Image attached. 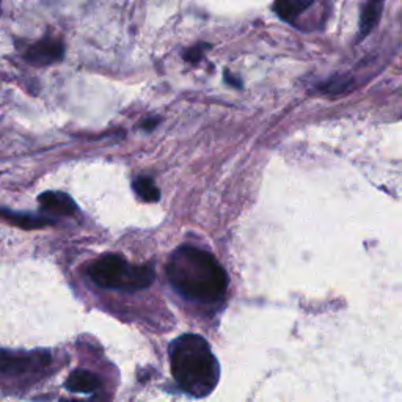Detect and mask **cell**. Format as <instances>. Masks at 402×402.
<instances>
[{"mask_svg":"<svg viewBox=\"0 0 402 402\" xmlns=\"http://www.w3.org/2000/svg\"><path fill=\"white\" fill-rule=\"evenodd\" d=\"M157 123H159V119H157V118L149 119V121H144V123H143V128L149 131V129H153Z\"/></svg>","mask_w":402,"mask_h":402,"instance_id":"cell-15","label":"cell"},{"mask_svg":"<svg viewBox=\"0 0 402 402\" xmlns=\"http://www.w3.org/2000/svg\"><path fill=\"white\" fill-rule=\"evenodd\" d=\"M60 402H79V401H68V399H63V401H60Z\"/></svg>","mask_w":402,"mask_h":402,"instance_id":"cell-16","label":"cell"},{"mask_svg":"<svg viewBox=\"0 0 402 402\" xmlns=\"http://www.w3.org/2000/svg\"><path fill=\"white\" fill-rule=\"evenodd\" d=\"M314 0H275L274 10L283 21L294 22L305 10L310 8Z\"/></svg>","mask_w":402,"mask_h":402,"instance_id":"cell-8","label":"cell"},{"mask_svg":"<svg viewBox=\"0 0 402 402\" xmlns=\"http://www.w3.org/2000/svg\"><path fill=\"white\" fill-rule=\"evenodd\" d=\"M345 87H348V80L335 77V79H332V80L327 82V84L322 87V91H327V93H339V91H344Z\"/></svg>","mask_w":402,"mask_h":402,"instance_id":"cell-13","label":"cell"},{"mask_svg":"<svg viewBox=\"0 0 402 402\" xmlns=\"http://www.w3.org/2000/svg\"><path fill=\"white\" fill-rule=\"evenodd\" d=\"M50 362L47 352H13L0 349V373L22 374L46 366Z\"/></svg>","mask_w":402,"mask_h":402,"instance_id":"cell-4","label":"cell"},{"mask_svg":"<svg viewBox=\"0 0 402 402\" xmlns=\"http://www.w3.org/2000/svg\"><path fill=\"white\" fill-rule=\"evenodd\" d=\"M170 366L174 380L186 393L204 398L217 387L220 368L206 339L187 333L170 345Z\"/></svg>","mask_w":402,"mask_h":402,"instance_id":"cell-2","label":"cell"},{"mask_svg":"<svg viewBox=\"0 0 402 402\" xmlns=\"http://www.w3.org/2000/svg\"><path fill=\"white\" fill-rule=\"evenodd\" d=\"M167 275L172 286L186 299L212 304L223 297L228 276L207 251L182 245L170 258Z\"/></svg>","mask_w":402,"mask_h":402,"instance_id":"cell-1","label":"cell"},{"mask_svg":"<svg viewBox=\"0 0 402 402\" xmlns=\"http://www.w3.org/2000/svg\"><path fill=\"white\" fill-rule=\"evenodd\" d=\"M206 47H209V44H206V43H201L198 44V46H193L187 50V52L184 54V59L187 61H191V63H197L200 61L201 57H203V52H204V49Z\"/></svg>","mask_w":402,"mask_h":402,"instance_id":"cell-12","label":"cell"},{"mask_svg":"<svg viewBox=\"0 0 402 402\" xmlns=\"http://www.w3.org/2000/svg\"><path fill=\"white\" fill-rule=\"evenodd\" d=\"M383 2H385V0H368L366 5H364L360 19V40H363V38L375 27L377 22H379L383 10Z\"/></svg>","mask_w":402,"mask_h":402,"instance_id":"cell-10","label":"cell"},{"mask_svg":"<svg viewBox=\"0 0 402 402\" xmlns=\"http://www.w3.org/2000/svg\"><path fill=\"white\" fill-rule=\"evenodd\" d=\"M134 191L135 193L144 201H157L161 198V192L157 186L154 184V181L148 178V176H138L134 181Z\"/></svg>","mask_w":402,"mask_h":402,"instance_id":"cell-11","label":"cell"},{"mask_svg":"<svg viewBox=\"0 0 402 402\" xmlns=\"http://www.w3.org/2000/svg\"><path fill=\"white\" fill-rule=\"evenodd\" d=\"M38 201L44 211L52 212L55 216H73L77 209L74 200L63 192H44Z\"/></svg>","mask_w":402,"mask_h":402,"instance_id":"cell-6","label":"cell"},{"mask_svg":"<svg viewBox=\"0 0 402 402\" xmlns=\"http://www.w3.org/2000/svg\"><path fill=\"white\" fill-rule=\"evenodd\" d=\"M66 388L71 393H93L96 392L100 385V380L96 374H93L91 371L87 369H77L73 371L66 379Z\"/></svg>","mask_w":402,"mask_h":402,"instance_id":"cell-7","label":"cell"},{"mask_svg":"<svg viewBox=\"0 0 402 402\" xmlns=\"http://www.w3.org/2000/svg\"><path fill=\"white\" fill-rule=\"evenodd\" d=\"M225 79H226V82H228V84H231V85H236V88H241V87H242L241 80H237L236 77H231V74H230L228 71L225 73Z\"/></svg>","mask_w":402,"mask_h":402,"instance_id":"cell-14","label":"cell"},{"mask_svg":"<svg viewBox=\"0 0 402 402\" xmlns=\"http://www.w3.org/2000/svg\"><path fill=\"white\" fill-rule=\"evenodd\" d=\"M88 276L107 289L137 292L151 286L156 275L149 264L134 266L119 255H104L88 266Z\"/></svg>","mask_w":402,"mask_h":402,"instance_id":"cell-3","label":"cell"},{"mask_svg":"<svg viewBox=\"0 0 402 402\" xmlns=\"http://www.w3.org/2000/svg\"><path fill=\"white\" fill-rule=\"evenodd\" d=\"M63 54H65L63 43L60 40H55V38L46 36L29 47L27 52H25V59L34 63V65L44 66L61 60Z\"/></svg>","mask_w":402,"mask_h":402,"instance_id":"cell-5","label":"cell"},{"mask_svg":"<svg viewBox=\"0 0 402 402\" xmlns=\"http://www.w3.org/2000/svg\"><path fill=\"white\" fill-rule=\"evenodd\" d=\"M0 218H3L6 220V222L16 225L22 230H36V228H43V226L52 223V220H49V218L30 216V214H17V212L6 211V209H0Z\"/></svg>","mask_w":402,"mask_h":402,"instance_id":"cell-9","label":"cell"}]
</instances>
